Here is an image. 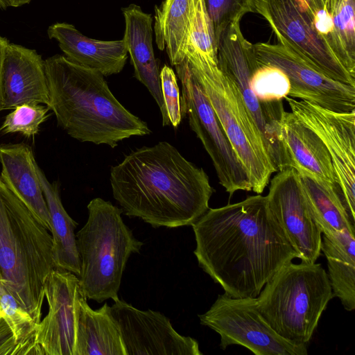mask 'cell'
<instances>
[{"label": "cell", "mask_w": 355, "mask_h": 355, "mask_svg": "<svg viewBox=\"0 0 355 355\" xmlns=\"http://www.w3.org/2000/svg\"><path fill=\"white\" fill-rule=\"evenodd\" d=\"M44 68L47 107L70 137L114 148L125 139L151 132L144 121L115 98L100 72L61 55L46 58Z\"/></svg>", "instance_id": "cell-3"}, {"label": "cell", "mask_w": 355, "mask_h": 355, "mask_svg": "<svg viewBox=\"0 0 355 355\" xmlns=\"http://www.w3.org/2000/svg\"><path fill=\"white\" fill-rule=\"evenodd\" d=\"M48 313L37 324L35 340L43 355H76L79 300L78 276L54 268L46 279Z\"/></svg>", "instance_id": "cell-16"}, {"label": "cell", "mask_w": 355, "mask_h": 355, "mask_svg": "<svg viewBox=\"0 0 355 355\" xmlns=\"http://www.w3.org/2000/svg\"><path fill=\"white\" fill-rule=\"evenodd\" d=\"M250 87L263 103L282 101L291 89L289 80L282 70L260 62L250 78Z\"/></svg>", "instance_id": "cell-28"}, {"label": "cell", "mask_w": 355, "mask_h": 355, "mask_svg": "<svg viewBox=\"0 0 355 355\" xmlns=\"http://www.w3.org/2000/svg\"><path fill=\"white\" fill-rule=\"evenodd\" d=\"M182 84V116L209 154L220 184L232 196L237 191H252L248 175L240 162L202 87L184 60L175 66Z\"/></svg>", "instance_id": "cell-10"}, {"label": "cell", "mask_w": 355, "mask_h": 355, "mask_svg": "<svg viewBox=\"0 0 355 355\" xmlns=\"http://www.w3.org/2000/svg\"><path fill=\"white\" fill-rule=\"evenodd\" d=\"M191 226L199 267L233 297H257L282 266L297 258L261 194L209 208Z\"/></svg>", "instance_id": "cell-1"}, {"label": "cell", "mask_w": 355, "mask_h": 355, "mask_svg": "<svg viewBox=\"0 0 355 355\" xmlns=\"http://www.w3.org/2000/svg\"><path fill=\"white\" fill-rule=\"evenodd\" d=\"M0 313H1V310H0Z\"/></svg>", "instance_id": "cell-37"}, {"label": "cell", "mask_w": 355, "mask_h": 355, "mask_svg": "<svg viewBox=\"0 0 355 355\" xmlns=\"http://www.w3.org/2000/svg\"><path fill=\"white\" fill-rule=\"evenodd\" d=\"M279 139L291 168L338 187L331 157L318 136L291 112H284L279 123Z\"/></svg>", "instance_id": "cell-20"}, {"label": "cell", "mask_w": 355, "mask_h": 355, "mask_svg": "<svg viewBox=\"0 0 355 355\" xmlns=\"http://www.w3.org/2000/svg\"><path fill=\"white\" fill-rule=\"evenodd\" d=\"M334 297L327 272L319 263L288 262L256 297L257 308L284 339L306 345Z\"/></svg>", "instance_id": "cell-6"}, {"label": "cell", "mask_w": 355, "mask_h": 355, "mask_svg": "<svg viewBox=\"0 0 355 355\" xmlns=\"http://www.w3.org/2000/svg\"><path fill=\"white\" fill-rule=\"evenodd\" d=\"M9 42L8 40L0 35V111L1 108V77L3 61L5 58L6 51Z\"/></svg>", "instance_id": "cell-33"}, {"label": "cell", "mask_w": 355, "mask_h": 355, "mask_svg": "<svg viewBox=\"0 0 355 355\" xmlns=\"http://www.w3.org/2000/svg\"><path fill=\"white\" fill-rule=\"evenodd\" d=\"M196 0H169L155 7L154 31L159 49L175 66L185 58Z\"/></svg>", "instance_id": "cell-26"}, {"label": "cell", "mask_w": 355, "mask_h": 355, "mask_svg": "<svg viewBox=\"0 0 355 355\" xmlns=\"http://www.w3.org/2000/svg\"><path fill=\"white\" fill-rule=\"evenodd\" d=\"M298 175L322 234H331L345 229L355 230V221L348 212L338 187L308 175L298 173Z\"/></svg>", "instance_id": "cell-27"}, {"label": "cell", "mask_w": 355, "mask_h": 355, "mask_svg": "<svg viewBox=\"0 0 355 355\" xmlns=\"http://www.w3.org/2000/svg\"><path fill=\"white\" fill-rule=\"evenodd\" d=\"M315 24L340 62L355 76V0H325Z\"/></svg>", "instance_id": "cell-25"}, {"label": "cell", "mask_w": 355, "mask_h": 355, "mask_svg": "<svg viewBox=\"0 0 355 355\" xmlns=\"http://www.w3.org/2000/svg\"><path fill=\"white\" fill-rule=\"evenodd\" d=\"M257 0H204L211 21L215 39L230 25L240 23L242 17L255 12Z\"/></svg>", "instance_id": "cell-30"}, {"label": "cell", "mask_w": 355, "mask_h": 355, "mask_svg": "<svg viewBox=\"0 0 355 355\" xmlns=\"http://www.w3.org/2000/svg\"><path fill=\"white\" fill-rule=\"evenodd\" d=\"M110 184L126 216L155 228L192 225L209 209L214 192L205 171L166 141L126 155L111 168Z\"/></svg>", "instance_id": "cell-2"}, {"label": "cell", "mask_w": 355, "mask_h": 355, "mask_svg": "<svg viewBox=\"0 0 355 355\" xmlns=\"http://www.w3.org/2000/svg\"><path fill=\"white\" fill-rule=\"evenodd\" d=\"M87 209V220L76 234L80 288L87 299L98 303L116 301L126 263L143 242L124 223L122 209L111 202L95 198Z\"/></svg>", "instance_id": "cell-5"}, {"label": "cell", "mask_w": 355, "mask_h": 355, "mask_svg": "<svg viewBox=\"0 0 355 355\" xmlns=\"http://www.w3.org/2000/svg\"><path fill=\"white\" fill-rule=\"evenodd\" d=\"M216 42L218 66L236 87L277 172L291 168L279 139V123L285 111L282 101L261 102L250 87V78L259 64L254 44L243 35L240 23L230 25Z\"/></svg>", "instance_id": "cell-8"}, {"label": "cell", "mask_w": 355, "mask_h": 355, "mask_svg": "<svg viewBox=\"0 0 355 355\" xmlns=\"http://www.w3.org/2000/svg\"><path fill=\"white\" fill-rule=\"evenodd\" d=\"M259 62L277 67L288 77L289 97L339 112L355 110V87L324 76L280 44H254Z\"/></svg>", "instance_id": "cell-13"}, {"label": "cell", "mask_w": 355, "mask_h": 355, "mask_svg": "<svg viewBox=\"0 0 355 355\" xmlns=\"http://www.w3.org/2000/svg\"><path fill=\"white\" fill-rule=\"evenodd\" d=\"M268 206L302 261L314 263L320 255L322 231L304 196L297 171H277L270 180Z\"/></svg>", "instance_id": "cell-14"}, {"label": "cell", "mask_w": 355, "mask_h": 355, "mask_svg": "<svg viewBox=\"0 0 355 355\" xmlns=\"http://www.w3.org/2000/svg\"><path fill=\"white\" fill-rule=\"evenodd\" d=\"M19 345L9 324L0 313V355H19Z\"/></svg>", "instance_id": "cell-32"}, {"label": "cell", "mask_w": 355, "mask_h": 355, "mask_svg": "<svg viewBox=\"0 0 355 355\" xmlns=\"http://www.w3.org/2000/svg\"><path fill=\"white\" fill-rule=\"evenodd\" d=\"M48 36L55 40L64 56L71 61L94 69L103 76L120 73L128 59L123 40L103 41L87 37L72 24L51 25Z\"/></svg>", "instance_id": "cell-19"}, {"label": "cell", "mask_w": 355, "mask_h": 355, "mask_svg": "<svg viewBox=\"0 0 355 355\" xmlns=\"http://www.w3.org/2000/svg\"><path fill=\"white\" fill-rule=\"evenodd\" d=\"M81 293L79 300L76 355H125L110 306L92 309Z\"/></svg>", "instance_id": "cell-22"}, {"label": "cell", "mask_w": 355, "mask_h": 355, "mask_svg": "<svg viewBox=\"0 0 355 355\" xmlns=\"http://www.w3.org/2000/svg\"><path fill=\"white\" fill-rule=\"evenodd\" d=\"M125 355H202L198 341L184 336L159 311L138 309L118 299L110 306Z\"/></svg>", "instance_id": "cell-15"}, {"label": "cell", "mask_w": 355, "mask_h": 355, "mask_svg": "<svg viewBox=\"0 0 355 355\" xmlns=\"http://www.w3.org/2000/svg\"><path fill=\"white\" fill-rule=\"evenodd\" d=\"M184 60L245 169L252 191L261 194L277 170L236 87L221 71L218 60L189 52Z\"/></svg>", "instance_id": "cell-7"}, {"label": "cell", "mask_w": 355, "mask_h": 355, "mask_svg": "<svg viewBox=\"0 0 355 355\" xmlns=\"http://www.w3.org/2000/svg\"><path fill=\"white\" fill-rule=\"evenodd\" d=\"M0 164L3 182L50 232L48 208L31 147L24 143L0 145Z\"/></svg>", "instance_id": "cell-21"}, {"label": "cell", "mask_w": 355, "mask_h": 355, "mask_svg": "<svg viewBox=\"0 0 355 355\" xmlns=\"http://www.w3.org/2000/svg\"><path fill=\"white\" fill-rule=\"evenodd\" d=\"M32 0H0V8L6 10L28 4Z\"/></svg>", "instance_id": "cell-35"}, {"label": "cell", "mask_w": 355, "mask_h": 355, "mask_svg": "<svg viewBox=\"0 0 355 355\" xmlns=\"http://www.w3.org/2000/svg\"><path fill=\"white\" fill-rule=\"evenodd\" d=\"M169 0H164V1H168Z\"/></svg>", "instance_id": "cell-36"}, {"label": "cell", "mask_w": 355, "mask_h": 355, "mask_svg": "<svg viewBox=\"0 0 355 355\" xmlns=\"http://www.w3.org/2000/svg\"><path fill=\"white\" fill-rule=\"evenodd\" d=\"M54 268L51 234L0 177V277L36 323Z\"/></svg>", "instance_id": "cell-4"}, {"label": "cell", "mask_w": 355, "mask_h": 355, "mask_svg": "<svg viewBox=\"0 0 355 355\" xmlns=\"http://www.w3.org/2000/svg\"><path fill=\"white\" fill-rule=\"evenodd\" d=\"M201 324L218 333L220 347L237 345L255 355H306V345H295L279 336L260 313L256 297L218 295L211 307L199 314Z\"/></svg>", "instance_id": "cell-11"}, {"label": "cell", "mask_w": 355, "mask_h": 355, "mask_svg": "<svg viewBox=\"0 0 355 355\" xmlns=\"http://www.w3.org/2000/svg\"><path fill=\"white\" fill-rule=\"evenodd\" d=\"M162 96L166 114L174 128L182 121L180 90L174 71L164 65L159 71Z\"/></svg>", "instance_id": "cell-31"}, {"label": "cell", "mask_w": 355, "mask_h": 355, "mask_svg": "<svg viewBox=\"0 0 355 355\" xmlns=\"http://www.w3.org/2000/svg\"><path fill=\"white\" fill-rule=\"evenodd\" d=\"M125 19L123 41L134 67L135 77L148 89L162 116L164 126L170 125L162 96L159 71L153 46V19L136 4L122 8Z\"/></svg>", "instance_id": "cell-18"}, {"label": "cell", "mask_w": 355, "mask_h": 355, "mask_svg": "<svg viewBox=\"0 0 355 355\" xmlns=\"http://www.w3.org/2000/svg\"><path fill=\"white\" fill-rule=\"evenodd\" d=\"M311 13L315 17L323 8L325 0H302Z\"/></svg>", "instance_id": "cell-34"}, {"label": "cell", "mask_w": 355, "mask_h": 355, "mask_svg": "<svg viewBox=\"0 0 355 355\" xmlns=\"http://www.w3.org/2000/svg\"><path fill=\"white\" fill-rule=\"evenodd\" d=\"M284 99L291 112L325 146L345 204L355 221V110L339 112L289 96Z\"/></svg>", "instance_id": "cell-12"}, {"label": "cell", "mask_w": 355, "mask_h": 355, "mask_svg": "<svg viewBox=\"0 0 355 355\" xmlns=\"http://www.w3.org/2000/svg\"><path fill=\"white\" fill-rule=\"evenodd\" d=\"M37 171L49 214L55 268L69 271L78 277L80 260L74 232L78 223L64 208L57 182L51 183L38 164Z\"/></svg>", "instance_id": "cell-24"}, {"label": "cell", "mask_w": 355, "mask_h": 355, "mask_svg": "<svg viewBox=\"0 0 355 355\" xmlns=\"http://www.w3.org/2000/svg\"><path fill=\"white\" fill-rule=\"evenodd\" d=\"M355 230L345 229L322 234L321 251L328 267L334 297L349 311L355 309Z\"/></svg>", "instance_id": "cell-23"}, {"label": "cell", "mask_w": 355, "mask_h": 355, "mask_svg": "<svg viewBox=\"0 0 355 355\" xmlns=\"http://www.w3.org/2000/svg\"><path fill=\"white\" fill-rule=\"evenodd\" d=\"M49 108L39 103H25L17 106L5 118L0 132L20 133L26 137L38 133L40 125L48 117Z\"/></svg>", "instance_id": "cell-29"}, {"label": "cell", "mask_w": 355, "mask_h": 355, "mask_svg": "<svg viewBox=\"0 0 355 355\" xmlns=\"http://www.w3.org/2000/svg\"><path fill=\"white\" fill-rule=\"evenodd\" d=\"M1 108L25 103L49 104L44 60L35 50L9 43L1 77Z\"/></svg>", "instance_id": "cell-17"}, {"label": "cell", "mask_w": 355, "mask_h": 355, "mask_svg": "<svg viewBox=\"0 0 355 355\" xmlns=\"http://www.w3.org/2000/svg\"><path fill=\"white\" fill-rule=\"evenodd\" d=\"M255 12L268 21L279 44L329 78L355 87V76L336 57L302 0H257Z\"/></svg>", "instance_id": "cell-9"}]
</instances>
